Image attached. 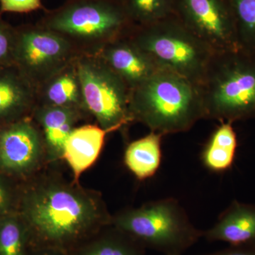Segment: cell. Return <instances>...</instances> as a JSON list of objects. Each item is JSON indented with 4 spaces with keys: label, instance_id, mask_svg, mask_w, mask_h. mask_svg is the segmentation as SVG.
Here are the masks:
<instances>
[{
    "label": "cell",
    "instance_id": "6da1fadb",
    "mask_svg": "<svg viewBox=\"0 0 255 255\" xmlns=\"http://www.w3.org/2000/svg\"><path fill=\"white\" fill-rule=\"evenodd\" d=\"M23 209L31 240L60 251L81 239L103 218L91 198L56 184L28 194Z\"/></svg>",
    "mask_w": 255,
    "mask_h": 255
},
{
    "label": "cell",
    "instance_id": "7a4b0ae2",
    "mask_svg": "<svg viewBox=\"0 0 255 255\" xmlns=\"http://www.w3.org/2000/svg\"><path fill=\"white\" fill-rule=\"evenodd\" d=\"M129 110L132 122L163 136L189 131L204 119L199 86L162 68L130 92Z\"/></svg>",
    "mask_w": 255,
    "mask_h": 255
},
{
    "label": "cell",
    "instance_id": "3957f363",
    "mask_svg": "<svg viewBox=\"0 0 255 255\" xmlns=\"http://www.w3.org/2000/svg\"><path fill=\"white\" fill-rule=\"evenodd\" d=\"M37 22L66 38L80 55H98L135 27L122 0H67L45 9Z\"/></svg>",
    "mask_w": 255,
    "mask_h": 255
},
{
    "label": "cell",
    "instance_id": "277c9868",
    "mask_svg": "<svg viewBox=\"0 0 255 255\" xmlns=\"http://www.w3.org/2000/svg\"><path fill=\"white\" fill-rule=\"evenodd\" d=\"M198 86L204 119H255V55L242 49L214 53Z\"/></svg>",
    "mask_w": 255,
    "mask_h": 255
},
{
    "label": "cell",
    "instance_id": "5b68a950",
    "mask_svg": "<svg viewBox=\"0 0 255 255\" xmlns=\"http://www.w3.org/2000/svg\"><path fill=\"white\" fill-rule=\"evenodd\" d=\"M115 228L136 240L144 248L164 255H182L202 238L185 210L174 198L147 203L128 210L113 221Z\"/></svg>",
    "mask_w": 255,
    "mask_h": 255
},
{
    "label": "cell",
    "instance_id": "8992f818",
    "mask_svg": "<svg viewBox=\"0 0 255 255\" xmlns=\"http://www.w3.org/2000/svg\"><path fill=\"white\" fill-rule=\"evenodd\" d=\"M159 68L200 83L214 52L175 16L143 26L128 36Z\"/></svg>",
    "mask_w": 255,
    "mask_h": 255
},
{
    "label": "cell",
    "instance_id": "52a82bcc",
    "mask_svg": "<svg viewBox=\"0 0 255 255\" xmlns=\"http://www.w3.org/2000/svg\"><path fill=\"white\" fill-rule=\"evenodd\" d=\"M87 112L110 132L132 122L130 90L98 55H80L76 60Z\"/></svg>",
    "mask_w": 255,
    "mask_h": 255
},
{
    "label": "cell",
    "instance_id": "ba28073f",
    "mask_svg": "<svg viewBox=\"0 0 255 255\" xmlns=\"http://www.w3.org/2000/svg\"><path fill=\"white\" fill-rule=\"evenodd\" d=\"M80 56L66 38L41 23L16 27L14 65L36 89Z\"/></svg>",
    "mask_w": 255,
    "mask_h": 255
},
{
    "label": "cell",
    "instance_id": "9c48e42d",
    "mask_svg": "<svg viewBox=\"0 0 255 255\" xmlns=\"http://www.w3.org/2000/svg\"><path fill=\"white\" fill-rule=\"evenodd\" d=\"M174 16L214 53L240 49L228 0H174Z\"/></svg>",
    "mask_w": 255,
    "mask_h": 255
},
{
    "label": "cell",
    "instance_id": "30bf717a",
    "mask_svg": "<svg viewBox=\"0 0 255 255\" xmlns=\"http://www.w3.org/2000/svg\"><path fill=\"white\" fill-rule=\"evenodd\" d=\"M44 149L41 130L31 117L0 127V169L5 172L31 170Z\"/></svg>",
    "mask_w": 255,
    "mask_h": 255
},
{
    "label": "cell",
    "instance_id": "8fae6325",
    "mask_svg": "<svg viewBox=\"0 0 255 255\" xmlns=\"http://www.w3.org/2000/svg\"><path fill=\"white\" fill-rule=\"evenodd\" d=\"M98 56L125 82L130 92L159 69L128 36L107 45Z\"/></svg>",
    "mask_w": 255,
    "mask_h": 255
},
{
    "label": "cell",
    "instance_id": "7c38bea8",
    "mask_svg": "<svg viewBox=\"0 0 255 255\" xmlns=\"http://www.w3.org/2000/svg\"><path fill=\"white\" fill-rule=\"evenodd\" d=\"M36 106V87L18 68H0V127L31 117Z\"/></svg>",
    "mask_w": 255,
    "mask_h": 255
},
{
    "label": "cell",
    "instance_id": "4fadbf2b",
    "mask_svg": "<svg viewBox=\"0 0 255 255\" xmlns=\"http://www.w3.org/2000/svg\"><path fill=\"white\" fill-rule=\"evenodd\" d=\"M202 238L231 246L255 244V205L233 201L214 226L203 231Z\"/></svg>",
    "mask_w": 255,
    "mask_h": 255
},
{
    "label": "cell",
    "instance_id": "5bb4252c",
    "mask_svg": "<svg viewBox=\"0 0 255 255\" xmlns=\"http://www.w3.org/2000/svg\"><path fill=\"white\" fill-rule=\"evenodd\" d=\"M76 60L36 89V106L70 109L90 116L85 107Z\"/></svg>",
    "mask_w": 255,
    "mask_h": 255
},
{
    "label": "cell",
    "instance_id": "9a60e30c",
    "mask_svg": "<svg viewBox=\"0 0 255 255\" xmlns=\"http://www.w3.org/2000/svg\"><path fill=\"white\" fill-rule=\"evenodd\" d=\"M87 116L70 109L36 106L31 118L41 130L48 155L60 158L65 142L75 125Z\"/></svg>",
    "mask_w": 255,
    "mask_h": 255
},
{
    "label": "cell",
    "instance_id": "2e32d148",
    "mask_svg": "<svg viewBox=\"0 0 255 255\" xmlns=\"http://www.w3.org/2000/svg\"><path fill=\"white\" fill-rule=\"evenodd\" d=\"M110 132L99 125L91 124L73 129L64 145L62 158L70 166L75 180L95 163Z\"/></svg>",
    "mask_w": 255,
    "mask_h": 255
},
{
    "label": "cell",
    "instance_id": "e0dca14e",
    "mask_svg": "<svg viewBox=\"0 0 255 255\" xmlns=\"http://www.w3.org/2000/svg\"><path fill=\"white\" fill-rule=\"evenodd\" d=\"M163 135L150 131L147 135L128 144L124 152V163L139 180L153 177L162 161Z\"/></svg>",
    "mask_w": 255,
    "mask_h": 255
},
{
    "label": "cell",
    "instance_id": "ac0fdd59",
    "mask_svg": "<svg viewBox=\"0 0 255 255\" xmlns=\"http://www.w3.org/2000/svg\"><path fill=\"white\" fill-rule=\"evenodd\" d=\"M210 137L201 152V160L211 172H226L232 168L238 146L233 124L221 122Z\"/></svg>",
    "mask_w": 255,
    "mask_h": 255
},
{
    "label": "cell",
    "instance_id": "d6986e66",
    "mask_svg": "<svg viewBox=\"0 0 255 255\" xmlns=\"http://www.w3.org/2000/svg\"><path fill=\"white\" fill-rule=\"evenodd\" d=\"M135 26H143L174 16V0H122Z\"/></svg>",
    "mask_w": 255,
    "mask_h": 255
},
{
    "label": "cell",
    "instance_id": "ffe728a7",
    "mask_svg": "<svg viewBox=\"0 0 255 255\" xmlns=\"http://www.w3.org/2000/svg\"><path fill=\"white\" fill-rule=\"evenodd\" d=\"M30 240L24 221L14 216L0 218V255H28Z\"/></svg>",
    "mask_w": 255,
    "mask_h": 255
},
{
    "label": "cell",
    "instance_id": "44dd1931",
    "mask_svg": "<svg viewBox=\"0 0 255 255\" xmlns=\"http://www.w3.org/2000/svg\"><path fill=\"white\" fill-rule=\"evenodd\" d=\"M115 228L114 234L87 247L78 255H145V248L140 243Z\"/></svg>",
    "mask_w": 255,
    "mask_h": 255
},
{
    "label": "cell",
    "instance_id": "7402d4cb",
    "mask_svg": "<svg viewBox=\"0 0 255 255\" xmlns=\"http://www.w3.org/2000/svg\"><path fill=\"white\" fill-rule=\"evenodd\" d=\"M232 8L240 49L255 55V0H228Z\"/></svg>",
    "mask_w": 255,
    "mask_h": 255
},
{
    "label": "cell",
    "instance_id": "603a6c76",
    "mask_svg": "<svg viewBox=\"0 0 255 255\" xmlns=\"http://www.w3.org/2000/svg\"><path fill=\"white\" fill-rule=\"evenodd\" d=\"M16 27L0 16V68L14 65Z\"/></svg>",
    "mask_w": 255,
    "mask_h": 255
},
{
    "label": "cell",
    "instance_id": "cb8c5ba5",
    "mask_svg": "<svg viewBox=\"0 0 255 255\" xmlns=\"http://www.w3.org/2000/svg\"><path fill=\"white\" fill-rule=\"evenodd\" d=\"M39 9H46L41 0H0L2 13H28Z\"/></svg>",
    "mask_w": 255,
    "mask_h": 255
},
{
    "label": "cell",
    "instance_id": "d4e9b609",
    "mask_svg": "<svg viewBox=\"0 0 255 255\" xmlns=\"http://www.w3.org/2000/svg\"><path fill=\"white\" fill-rule=\"evenodd\" d=\"M12 202V194L9 186L0 178V218L5 216Z\"/></svg>",
    "mask_w": 255,
    "mask_h": 255
},
{
    "label": "cell",
    "instance_id": "484cf974",
    "mask_svg": "<svg viewBox=\"0 0 255 255\" xmlns=\"http://www.w3.org/2000/svg\"><path fill=\"white\" fill-rule=\"evenodd\" d=\"M200 255H255V244L229 246L221 251Z\"/></svg>",
    "mask_w": 255,
    "mask_h": 255
},
{
    "label": "cell",
    "instance_id": "4316f807",
    "mask_svg": "<svg viewBox=\"0 0 255 255\" xmlns=\"http://www.w3.org/2000/svg\"><path fill=\"white\" fill-rule=\"evenodd\" d=\"M60 251L53 248H44L43 251H40L35 255H63Z\"/></svg>",
    "mask_w": 255,
    "mask_h": 255
},
{
    "label": "cell",
    "instance_id": "83f0119b",
    "mask_svg": "<svg viewBox=\"0 0 255 255\" xmlns=\"http://www.w3.org/2000/svg\"></svg>",
    "mask_w": 255,
    "mask_h": 255
}]
</instances>
